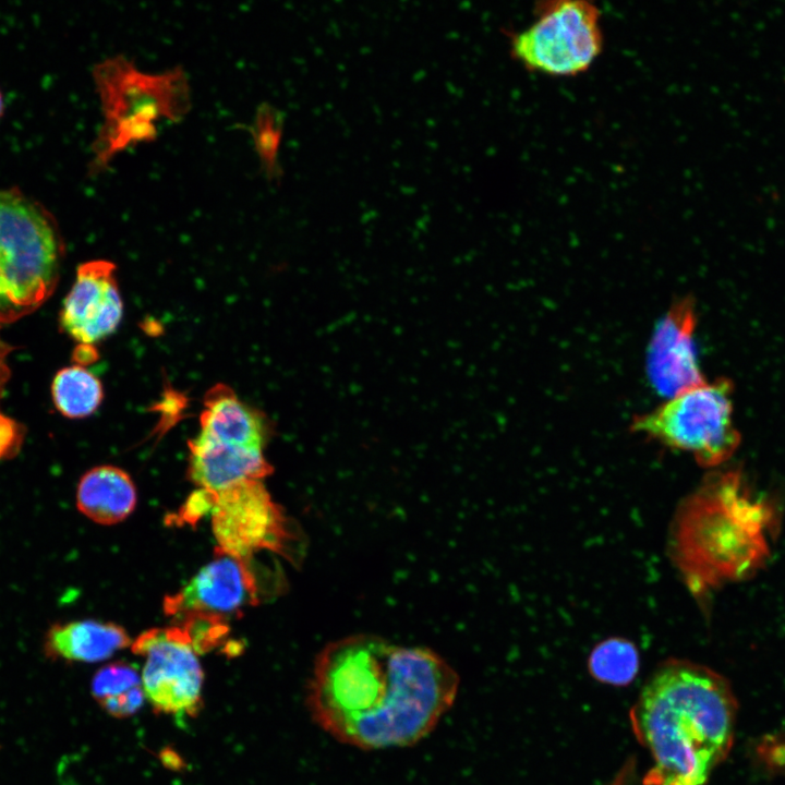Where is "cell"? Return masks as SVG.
<instances>
[{
    "mask_svg": "<svg viewBox=\"0 0 785 785\" xmlns=\"http://www.w3.org/2000/svg\"><path fill=\"white\" fill-rule=\"evenodd\" d=\"M459 685L452 666L428 648L355 635L318 653L306 706L339 742L362 750L410 747L451 709Z\"/></svg>",
    "mask_w": 785,
    "mask_h": 785,
    "instance_id": "cell-1",
    "label": "cell"
},
{
    "mask_svg": "<svg viewBox=\"0 0 785 785\" xmlns=\"http://www.w3.org/2000/svg\"><path fill=\"white\" fill-rule=\"evenodd\" d=\"M737 701L710 667L669 657L650 675L629 718L652 765L645 785H705L734 742Z\"/></svg>",
    "mask_w": 785,
    "mask_h": 785,
    "instance_id": "cell-2",
    "label": "cell"
},
{
    "mask_svg": "<svg viewBox=\"0 0 785 785\" xmlns=\"http://www.w3.org/2000/svg\"><path fill=\"white\" fill-rule=\"evenodd\" d=\"M778 526L775 502L756 493L740 470L713 471L678 506L669 557L702 602L723 584L749 579L764 567Z\"/></svg>",
    "mask_w": 785,
    "mask_h": 785,
    "instance_id": "cell-3",
    "label": "cell"
},
{
    "mask_svg": "<svg viewBox=\"0 0 785 785\" xmlns=\"http://www.w3.org/2000/svg\"><path fill=\"white\" fill-rule=\"evenodd\" d=\"M93 80L104 119L92 144L89 174L104 171L121 152L155 141L158 122H180L192 106L189 77L180 67L147 73L117 55L94 67Z\"/></svg>",
    "mask_w": 785,
    "mask_h": 785,
    "instance_id": "cell-4",
    "label": "cell"
},
{
    "mask_svg": "<svg viewBox=\"0 0 785 785\" xmlns=\"http://www.w3.org/2000/svg\"><path fill=\"white\" fill-rule=\"evenodd\" d=\"M64 255L55 216L17 188L0 190V326L29 315L50 298Z\"/></svg>",
    "mask_w": 785,
    "mask_h": 785,
    "instance_id": "cell-5",
    "label": "cell"
},
{
    "mask_svg": "<svg viewBox=\"0 0 785 785\" xmlns=\"http://www.w3.org/2000/svg\"><path fill=\"white\" fill-rule=\"evenodd\" d=\"M733 385L726 378L702 382L637 414L630 431L671 449L690 454L703 468L727 461L740 443L733 420Z\"/></svg>",
    "mask_w": 785,
    "mask_h": 785,
    "instance_id": "cell-6",
    "label": "cell"
},
{
    "mask_svg": "<svg viewBox=\"0 0 785 785\" xmlns=\"http://www.w3.org/2000/svg\"><path fill=\"white\" fill-rule=\"evenodd\" d=\"M530 25L507 33L509 51L527 71L572 77L589 70L603 50L601 11L584 0L536 4Z\"/></svg>",
    "mask_w": 785,
    "mask_h": 785,
    "instance_id": "cell-7",
    "label": "cell"
},
{
    "mask_svg": "<svg viewBox=\"0 0 785 785\" xmlns=\"http://www.w3.org/2000/svg\"><path fill=\"white\" fill-rule=\"evenodd\" d=\"M131 650L145 660L142 686L155 711L194 715L200 710L204 674L198 652L182 626L146 630Z\"/></svg>",
    "mask_w": 785,
    "mask_h": 785,
    "instance_id": "cell-8",
    "label": "cell"
},
{
    "mask_svg": "<svg viewBox=\"0 0 785 785\" xmlns=\"http://www.w3.org/2000/svg\"><path fill=\"white\" fill-rule=\"evenodd\" d=\"M210 514L219 554L247 561L261 550L282 554L288 548V518L262 480L244 481L214 493Z\"/></svg>",
    "mask_w": 785,
    "mask_h": 785,
    "instance_id": "cell-9",
    "label": "cell"
},
{
    "mask_svg": "<svg viewBox=\"0 0 785 785\" xmlns=\"http://www.w3.org/2000/svg\"><path fill=\"white\" fill-rule=\"evenodd\" d=\"M217 554L180 591L166 597L168 615L222 621L257 602L256 583L246 560Z\"/></svg>",
    "mask_w": 785,
    "mask_h": 785,
    "instance_id": "cell-10",
    "label": "cell"
},
{
    "mask_svg": "<svg viewBox=\"0 0 785 785\" xmlns=\"http://www.w3.org/2000/svg\"><path fill=\"white\" fill-rule=\"evenodd\" d=\"M123 315L116 265L96 259L82 263L60 312V326L70 338L90 346L111 335Z\"/></svg>",
    "mask_w": 785,
    "mask_h": 785,
    "instance_id": "cell-11",
    "label": "cell"
},
{
    "mask_svg": "<svg viewBox=\"0 0 785 785\" xmlns=\"http://www.w3.org/2000/svg\"><path fill=\"white\" fill-rule=\"evenodd\" d=\"M695 303L686 297L674 301L655 326L647 351V374L665 398L705 381L698 363Z\"/></svg>",
    "mask_w": 785,
    "mask_h": 785,
    "instance_id": "cell-12",
    "label": "cell"
},
{
    "mask_svg": "<svg viewBox=\"0 0 785 785\" xmlns=\"http://www.w3.org/2000/svg\"><path fill=\"white\" fill-rule=\"evenodd\" d=\"M189 476L200 488L214 493L273 471L264 449L214 442L198 434L189 440Z\"/></svg>",
    "mask_w": 785,
    "mask_h": 785,
    "instance_id": "cell-13",
    "label": "cell"
},
{
    "mask_svg": "<svg viewBox=\"0 0 785 785\" xmlns=\"http://www.w3.org/2000/svg\"><path fill=\"white\" fill-rule=\"evenodd\" d=\"M198 435L224 444L264 449L270 436V421L258 409L242 401L226 384L205 394Z\"/></svg>",
    "mask_w": 785,
    "mask_h": 785,
    "instance_id": "cell-14",
    "label": "cell"
},
{
    "mask_svg": "<svg viewBox=\"0 0 785 785\" xmlns=\"http://www.w3.org/2000/svg\"><path fill=\"white\" fill-rule=\"evenodd\" d=\"M125 629L114 623L81 619L52 624L44 636L47 659L65 663H96L132 644Z\"/></svg>",
    "mask_w": 785,
    "mask_h": 785,
    "instance_id": "cell-15",
    "label": "cell"
},
{
    "mask_svg": "<svg viewBox=\"0 0 785 785\" xmlns=\"http://www.w3.org/2000/svg\"><path fill=\"white\" fill-rule=\"evenodd\" d=\"M136 487L128 472L105 464L89 469L77 484L76 506L92 521L110 526L123 521L134 510Z\"/></svg>",
    "mask_w": 785,
    "mask_h": 785,
    "instance_id": "cell-16",
    "label": "cell"
},
{
    "mask_svg": "<svg viewBox=\"0 0 785 785\" xmlns=\"http://www.w3.org/2000/svg\"><path fill=\"white\" fill-rule=\"evenodd\" d=\"M90 692L106 713L120 718L135 714L145 700L141 674L125 662L99 668L92 679Z\"/></svg>",
    "mask_w": 785,
    "mask_h": 785,
    "instance_id": "cell-17",
    "label": "cell"
},
{
    "mask_svg": "<svg viewBox=\"0 0 785 785\" xmlns=\"http://www.w3.org/2000/svg\"><path fill=\"white\" fill-rule=\"evenodd\" d=\"M51 394L58 411L69 419L92 415L104 399L101 382L80 364L63 367L56 374Z\"/></svg>",
    "mask_w": 785,
    "mask_h": 785,
    "instance_id": "cell-18",
    "label": "cell"
},
{
    "mask_svg": "<svg viewBox=\"0 0 785 785\" xmlns=\"http://www.w3.org/2000/svg\"><path fill=\"white\" fill-rule=\"evenodd\" d=\"M640 668V654L636 644L623 637H611L599 642L588 659L591 676L603 684L624 687L633 681Z\"/></svg>",
    "mask_w": 785,
    "mask_h": 785,
    "instance_id": "cell-19",
    "label": "cell"
},
{
    "mask_svg": "<svg viewBox=\"0 0 785 785\" xmlns=\"http://www.w3.org/2000/svg\"><path fill=\"white\" fill-rule=\"evenodd\" d=\"M250 133L264 176L268 181L279 180L282 176L279 150L283 114L270 104H261L255 111Z\"/></svg>",
    "mask_w": 785,
    "mask_h": 785,
    "instance_id": "cell-20",
    "label": "cell"
},
{
    "mask_svg": "<svg viewBox=\"0 0 785 785\" xmlns=\"http://www.w3.org/2000/svg\"><path fill=\"white\" fill-rule=\"evenodd\" d=\"M13 348L0 337V395L10 377L7 357ZM25 427L0 410V460L15 456L22 447Z\"/></svg>",
    "mask_w": 785,
    "mask_h": 785,
    "instance_id": "cell-21",
    "label": "cell"
},
{
    "mask_svg": "<svg viewBox=\"0 0 785 785\" xmlns=\"http://www.w3.org/2000/svg\"><path fill=\"white\" fill-rule=\"evenodd\" d=\"M3 111H4V102H3V96L0 92V118L3 114Z\"/></svg>",
    "mask_w": 785,
    "mask_h": 785,
    "instance_id": "cell-22",
    "label": "cell"
}]
</instances>
